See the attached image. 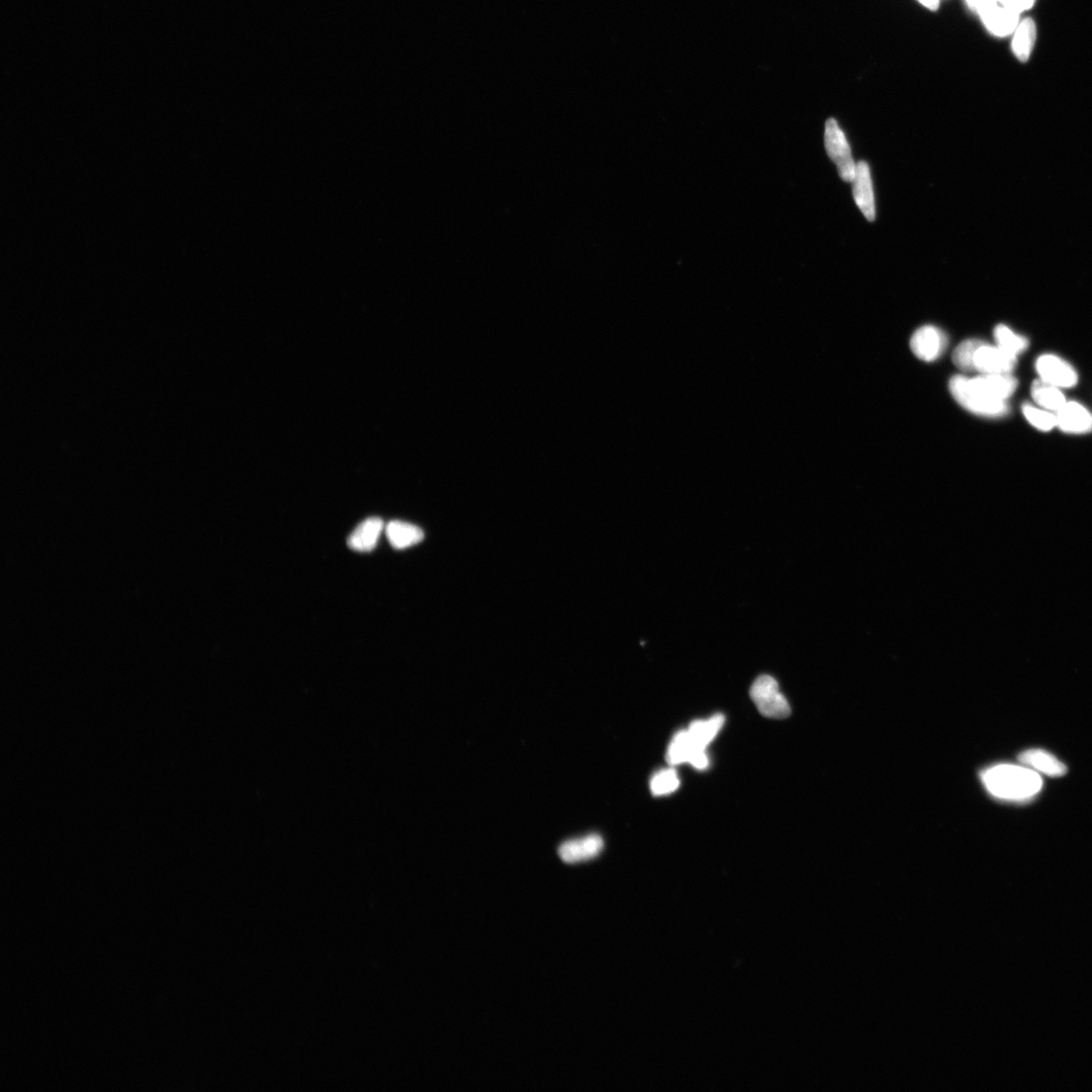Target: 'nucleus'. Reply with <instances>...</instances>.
Here are the masks:
<instances>
[{
	"mask_svg": "<svg viewBox=\"0 0 1092 1092\" xmlns=\"http://www.w3.org/2000/svg\"><path fill=\"white\" fill-rule=\"evenodd\" d=\"M1017 356L1009 353L999 346L982 343L976 349L973 367L975 371L982 375L1010 374L1015 369Z\"/></svg>",
	"mask_w": 1092,
	"mask_h": 1092,
	"instance_id": "nucleus-5",
	"label": "nucleus"
},
{
	"mask_svg": "<svg viewBox=\"0 0 1092 1092\" xmlns=\"http://www.w3.org/2000/svg\"><path fill=\"white\" fill-rule=\"evenodd\" d=\"M972 11L977 13L998 2V0H965Z\"/></svg>",
	"mask_w": 1092,
	"mask_h": 1092,
	"instance_id": "nucleus-25",
	"label": "nucleus"
},
{
	"mask_svg": "<svg viewBox=\"0 0 1092 1092\" xmlns=\"http://www.w3.org/2000/svg\"><path fill=\"white\" fill-rule=\"evenodd\" d=\"M1023 413L1032 426L1045 431V433L1057 427L1056 415L1052 414L1048 410L1024 404L1023 406Z\"/></svg>",
	"mask_w": 1092,
	"mask_h": 1092,
	"instance_id": "nucleus-22",
	"label": "nucleus"
},
{
	"mask_svg": "<svg viewBox=\"0 0 1092 1092\" xmlns=\"http://www.w3.org/2000/svg\"><path fill=\"white\" fill-rule=\"evenodd\" d=\"M1031 397L1035 402L1048 411L1058 412L1066 404L1064 392L1057 386L1042 380L1035 381L1031 385Z\"/></svg>",
	"mask_w": 1092,
	"mask_h": 1092,
	"instance_id": "nucleus-19",
	"label": "nucleus"
},
{
	"mask_svg": "<svg viewBox=\"0 0 1092 1092\" xmlns=\"http://www.w3.org/2000/svg\"><path fill=\"white\" fill-rule=\"evenodd\" d=\"M680 786V780L674 769L662 770L657 772L652 777L651 781V789L656 797L671 794L677 790Z\"/></svg>",
	"mask_w": 1092,
	"mask_h": 1092,
	"instance_id": "nucleus-21",
	"label": "nucleus"
},
{
	"mask_svg": "<svg viewBox=\"0 0 1092 1092\" xmlns=\"http://www.w3.org/2000/svg\"><path fill=\"white\" fill-rule=\"evenodd\" d=\"M381 518L371 517L364 520L348 538V546L355 552L367 553L374 551L384 530Z\"/></svg>",
	"mask_w": 1092,
	"mask_h": 1092,
	"instance_id": "nucleus-14",
	"label": "nucleus"
},
{
	"mask_svg": "<svg viewBox=\"0 0 1092 1092\" xmlns=\"http://www.w3.org/2000/svg\"><path fill=\"white\" fill-rule=\"evenodd\" d=\"M949 389L957 402L973 414L988 418H999L1009 411L1007 402L986 399L973 390L969 385L967 376H956L950 378Z\"/></svg>",
	"mask_w": 1092,
	"mask_h": 1092,
	"instance_id": "nucleus-2",
	"label": "nucleus"
},
{
	"mask_svg": "<svg viewBox=\"0 0 1092 1092\" xmlns=\"http://www.w3.org/2000/svg\"><path fill=\"white\" fill-rule=\"evenodd\" d=\"M667 761L673 766L689 763L698 770L708 769L709 764L707 750L697 748L687 731L679 732L675 735L667 748Z\"/></svg>",
	"mask_w": 1092,
	"mask_h": 1092,
	"instance_id": "nucleus-8",
	"label": "nucleus"
},
{
	"mask_svg": "<svg viewBox=\"0 0 1092 1092\" xmlns=\"http://www.w3.org/2000/svg\"><path fill=\"white\" fill-rule=\"evenodd\" d=\"M1019 760L1027 767L1041 772L1047 776L1060 777L1067 772L1065 764L1044 749H1028L1019 756Z\"/></svg>",
	"mask_w": 1092,
	"mask_h": 1092,
	"instance_id": "nucleus-15",
	"label": "nucleus"
},
{
	"mask_svg": "<svg viewBox=\"0 0 1092 1092\" xmlns=\"http://www.w3.org/2000/svg\"><path fill=\"white\" fill-rule=\"evenodd\" d=\"M999 4L1009 7L1019 13L1028 11L1034 6L1036 0H998Z\"/></svg>",
	"mask_w": 1092,
	"mask_h": 1092,
	"instance_id": "nucleus-24",
	"label": "nucleus"
},
{
	"mask_svg": "<svg viewBox=\"0 0 1092 1092\" xmlns=\"http://www.w3.org/2000/svg\"><path fill=\"white\" fill-rule=\"evenodd\" d=\"M978 14L987 31L999 36V38L1014 34L1021 22V13L1002 5L999 2L987 6L986 9L978 12Z\"/></svg>",
	"mask_w": 1092,
	"mask_h": 1092,
	"instance_id": "nucleus-10",
	"label": "nucleus"
},
{
	"mask_svg": "<svg viewBox=\"0 0 1092 1092\" xmlns=\"http://www.w3.org/2000/svg\"><path fill=\"white\" fill-rule=\"evenodd\" d=\"M947 345L946 334L934 326L921 327L910 340L912 352L917 358L926 362L938 360Z\"/></svg>",
	"mask_w": 1092,
	"mask_h": 1092,
	"instance_id": "nucleus-7",
	"label": "nucleus"
},
{
	"mask_svg": "<svg viewBox=\"0 0 1092 1092\" xmlns=\"http://www.w3.org/2000/svg\"><path fill=\"white\" fill-rule=\"evenodd\" d=\"M853 198L861 213L868 221L875 220V202L870 169L866 162L861 161L856 166L855 178L853 181Z\"/></svg>",
	"mask_w": 1092,
	"mask_h": 1092,
	"instance_id": "nucleus-13",
	"label": "nucleus"
},
{
	"mask_svg": "<svg viewBox=\"0 0 1092 1092\" xmlns=\"http://www.w3.org/2000/svg\"><path fill=\"white\" fill-rule=\"evenodd\" d=\"M994 337L997 339L998 346L1015 356L1026 352L1029 347L1028 338L1017 336L1006 325H999L995 328Z\"/></svg>",
	"mask_w": 1092,
	"mask_h": 1092,
	"instance_id": "nucleus-20",
	"label": "nucleus"
},
{
	"mask_svg": "<svg viewBox=\"0 0 1092 1092\" xmlns=\"http://www.w3.org/2000/svg\"><path fill=\"white\" fill-rule=\"evenodd\" d=\"M603 848V838L594 834L564 842L560 845L559 855L564 863L576 864L596 858Z\"/></svg>",
	"mask_w": 1092,
	"mask_h": 1092,
	"instance_id": "nucleus-11",
	"label": "nucleus"
},
{
	"mask_svg": "<svg viewBox=\"0 0 1092 1092\" xmlns=\"http://www.w3.org/2000/svg\"><path fill=\"white\" fill-rule=\"evenodd\" d=\"M385 534L391 545L396 549H405L416 545L425 538V532L419 527L404 522H391L385 526Z\"/></svg>",
	"mask_w": 1092,
	"mask_h": 1092,
	"instance_id": "nucleus-16",
	"label": "nucleus"
},
{
	"mask_svg": "<svg viewBox=\"0 0 1092 1092\" xmlns=\"http://www.w3.org/2000/svg\"><path fill=\"white\" fill-rule=\"evenodd\" d=\"M918 2L926 7L927 10L937 11L940 7L941 0H918Z\"/></svg>",
	"mask_w": 1092,
	"mask_h": 1092,
	"instance_id": "nucleus-26",
	"label": "nucleus"
},
{
	"mask_svg": "<svg viewBox=\"0 0 1092 1092\" xmlns=\"http://www.w3.org/2000/svg\"><path fill=\"white\" fill-rule=\"evenodd\" d=\"M1036 368L1042 381L1057 386L1059 389L1072 388L1079 381L1076 371L1071 364L1056 355H1042L1037 360Z\"/></svg>",
	"mask_w": 1092,
	"mask_h": 1092,
	"instance_id": "nucleus-9",
	"label": "nucleus"
},
{
	"mask_svg": "<svg viewBox=\"0 0 1092 1092\" xmlns=\"http://www.w3.org/2000/svg\"><path fill=\"white\" fill-rule=\"evenodd\" d=\"M968 383L973 390L983 397L1007 402L1017 388V381L1010 374L980 375L968 377Z\"/></svg>",
	"mask_w": 1092,
	"mask_h": 1092,
	"instance_id": "nucleus-6",
	"label": "nucleus"
},
{
	"mask_svg": "<svg viewBox=\"0 0 1092 1092\" xmlns=\"http://www.w3.org/2000/svg\"><path fill=\"white\" fill-rule=\"evenodd\" d=\"M983 783L994 797L1021 801L1035 797L1043 787L1042 778L1034 770L1000 764L983 772Z\"/></svg>",
	"mask_w": 1092,
	"mask_h": 1092,
	"instance_id": "nucleus-1",
	"label": "nucleus"
},
{
	"mask_svg": "<svg viewBox=\"0 0 1092 1092\" xmlns=\"http://www.w3.org/2000/svg\"><path fill=\"white\" fill-rule=\"evenodd\" d=\"M1037 27L1031 19L1022 20L1014 32L1012 48L1017 61L1027 62L1034 50Z\"/></svg>",
	"mask_w": 1092,
	"mask_h": 1092,
	"instance_id": "nucleus-18",
	"label": "nucleus"
},
{
	"mask_svg": "<svg viewBox=\"0 0 1092 1092\" xmlns=\"http://www.w3.org/2000/svg\"><path fill=\"white\" fill-rule=\"evenodd\" d=\"M750 698L764 716L782 719L790 716L789 701L780 691L777 680L769 675H762L755 680Z\"/></svg>",
	"mask_w": 1092,
	"mask_h": 1092,
	"instance_id": "nucleus-3",
	"label": "nucleus"
},
{
	"mask_svg": "<svg viewBox=\"0 0 1092 1092\" xmlns=\"http://www.w3.org/2000/svg\"><path fill=\"white\" fill-rule=\"evenodd\" d=\"M724 722L723 715H716L707 720H696L690 724L687 732L697 748L707 750L710 742L722 731Z\"/></svg>",
	"mask_w": 1092,
	"mask_h": 1092,
	"instance_id": "nucleus-17",
	"label": "nucleus"
},
{
	"mask_svg": "<svg viewBox=\"0 0 1092 1092\" xmlns=\"http://www.w3.org/2000/svg\"><path fill=\"white\" fill-rule=\"evenodd\" d=\"M982 340L972 339L966 340L961 344L958 345L953 353V361L955 366L966 373L975 371L973 367V359L976 349L982 344Z\"/></svg>",
	"mask_w": 1092,
	"mask_h": 1092,
	"instance_id": "nucleus-23",
	"label": "nucleus"
},
{
	"mask_svg": "<svg viewBox=\"0 0 1092 1092\" xmlns=\"http://www.w3.org/2000/svg\"><path fill=\"white\" fill-rule=\"evenodd\" d=\"M824 143H826L830 159L836 163L839 176L846 182H853L855 178L856 165L852 158L845 133L839 129L835 118H829L827 122Z\"/></svg>",
	"mask_w": 1092,
	"mask_h": 1092,
	"instance_id": "nucleus-4",
	"label": "nucleus"
},
{
	"mask_svg": "<svg viewBox=\"0 0 1092 1092\" xmlns=\"http://www.w3.org/2000/svg\"><path fill=\"white\" fill-rule=\"evenodd\" d=\"M1057 426L1069 434H1086L1092 431V415L1077 402H1066L1056 414Z\"/></svg>",
	"mask_w": 1092,
	"mask_h": 1092,
	"instance_id": "nucleus-12",
	"label": "nucleus"
}]
</instances>
